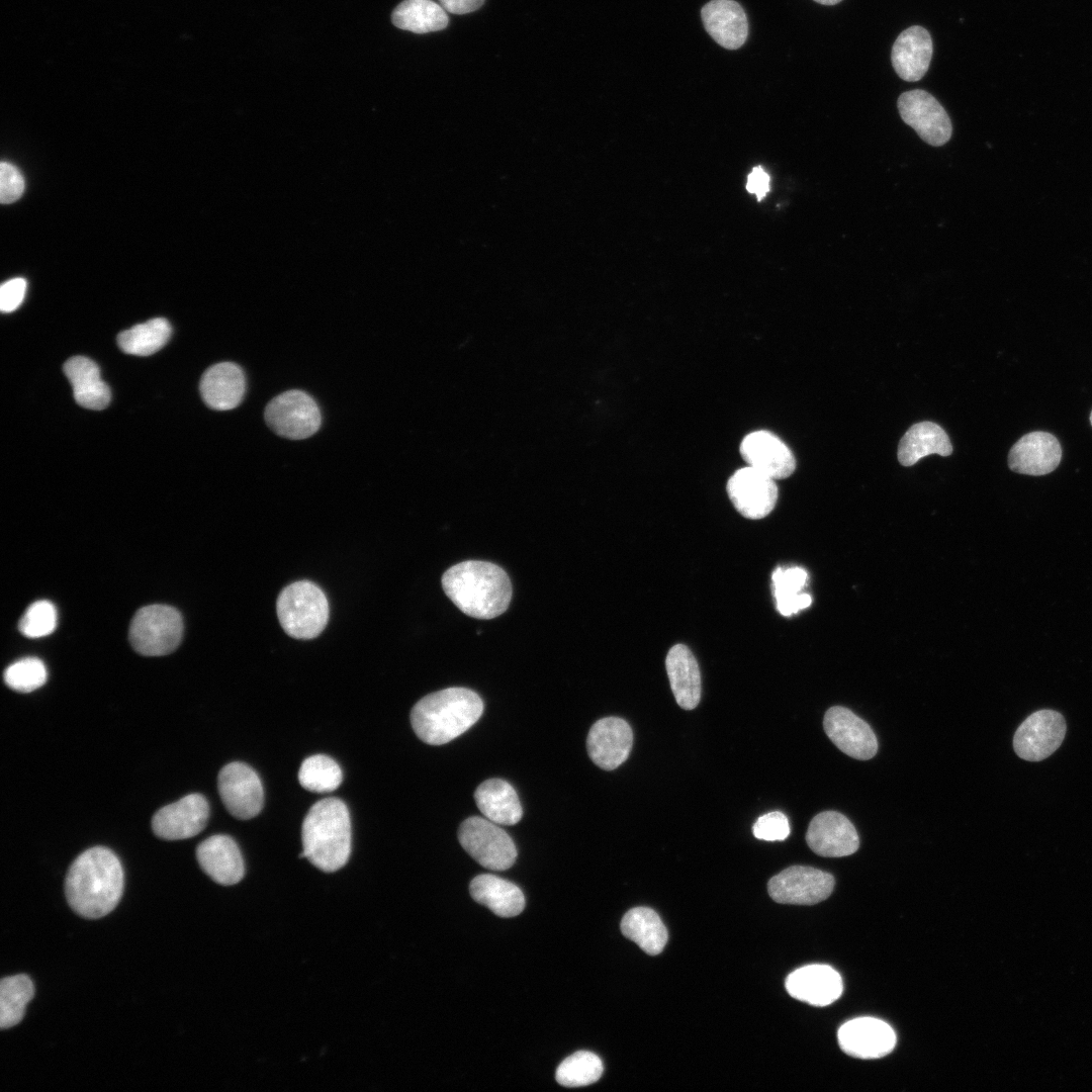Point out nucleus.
Listing matches in <instances>:
<instances>
[{
	"mask_svg": "<svg viewBox=\"0 0 1092 1092\" xmlns=\"http://www.w3.org/2000/svg\"><path fill=\"white\" fill-rule=\"evenodd\" d=\"M840 1049L850 1057L879 1059L895 1048L896 1034L883 1020L858 1017L840 1026L837 1033Z\"/></svg>",
	"mask_w": 1092,
	"mask_h": 1092,
	"instance_id": "dca6fc26",
	"label": "nucleus"
},
{
	"mask_svg": "<svg viewBox=\"0 0 1092 1092\" xmlns=\"http://www.w3.org/2000/svg\"><path fill=\"white\" fill-rule=\"evenodd\" d=\"M34 987L25 974L3 978L0 982V1027L8 1029L18 1024L26 1005L33 998Z\"/></svg>",
	"mask_w": 1092,
	"mask_h": 1092,
	"instance_id": "f704fd0d",
	"label": "nucleus"
},
{
	"mask_svg": "<svg viewBox=\"0 0 1092 1092\" xmlns=\"http://www.w3.org/2000/svg\"><path fill=\"white\" fill-rule=\"evenodd\" d=\"M823 726L833 744L850 757L867 760L877 753L878 741L874 731L849 709L831 707L825 713Z\"/></svg>",
	"mask_w": 1092,
	"mask_h": 1092,
	"instance_id": "2eb2a0df",
	"label": "nucleus"
},
{
	"mask_svg": "<svg viewBox=\"0 0 1092 1092\" xmlns=\"http://www.w3.org/2000/svg\"><path fill=\"white\" fill-rule=\"evenodd\" d=\"M472 898L499 917L519 915L525 907V897L515 884L490 874L476 876L469 886Z\"/></svg>",
	"mask_w": 1092,
	"mask_h": 1092,
	"instance_id": "cd10ccee",
	"label": "nucleus"
},
{
	"mask_svg": "<svg viewBox=\"0 0 1092 1092\" xmlns=\"http://www.w3.org/2000/svg\"><path fill=\"white\" fill-rule=\"evenodd\" d=\"M951 453L952 445L944 430L926 421L908 429L900 440L897 457L903 466H912L928 455L948 456Z\"/></svg>",
	"mask_w": 1092,
	"mask_h": 1092,
	"instance_id": "c756f323",
	"label": "nucleus"
},
{
	"mask_svg": "<svg viewBox=\"0 0 1092 1092\" xmlns=\"http://www.w3.org/2000/svg\"><path fill=\"white\" fill-rule=\"evenodd\" d=\"M26 291V281L23 278H13L4 282L0 288V308L3 312L15 310L23 301Z\"/></svg>",
	"mask_w": 1092,
	"mask_h": 1092,
	"instance_id": "79ce46f5",
	"label": "nucleus"
},
{
	"mask_svg": "<svg viewBox=\"0 0 1092 1092\" xmlns=\"http://www.w3.org/2000/svg\"><path fill=\"white\" fill-rule=\"evenodd\" d=\"M632 743L633 732L628 722L618 717H606L590 727L586 749L596 765L613 770L628 758Z\"/></svg>",
	"mask_w": 1092,
	"mask_h": 1092,
	"instance_id": "f3484780",
	"label": "nucleus"
},
{
	"mask_svg": "<svg viewBox=\"0 0 1092 1092\" xmlns=\"http://www.w3.org/2000/svg\"><path fill=\"white\" fill-rule=\"evenodd\" d=\"M832 875L821 870L792 866L774 876L767 883L768 894L778 903L813 905L832 893Z\"/></svg>",
	"mask_w": 1092,
	"mask_h": 1092,
	"instance_id": "9d476101",
	"label": "nucleus"
},
{
	"mask_svg": "<svg viewBox=\"0 0 1092 1092\" xmlns=\"http://www.w3.org/2000/svg\"><path fill=\"white\" fill-rule=\"evenodd\" d=\"M665 668L677 705L685 710L695 709L701 700L702 684L692 651L684 644L672 646L665 658Z\"/></svg>",
	"mask_w": 1092,
	"mask_h": 1092,
	"instance_id": "a878e982",
	"label": "nucleus"
},
{
	"mask_svg": "<svg viewBox=\"0 0 1092 1092\" xmlns=\"http://www.w3.org/2000/svg\"><path fill=\"white\" fill-rule=\"evenodd\" d=\"M1066 731V721L1059 712L1049 709L1033 712L1014 734V751L1028 761L1043 760L1061 746Z\"/></svg>",
	"mask_w": 1092,
	"mask_h": 1092,
	"instance_id": "9b49d317",
	"label": "nucleus"
},
{
	"mask_svg": "<svg viewBox=\"0 0 1092 1092\" xmlns=\"http://www.w3.org/2000/svg\"><path fill=\"white\" fill-rule=\"evenodd\" d=\"M209 816V806L200 794H189L156 812L152 829L158 837L181 840L202 831Z\"/></svg>",
	"mask_w": 1092,
	"mask_h": 1092,
	"instance_id": "4468645a",
	"label": "nucleus"
},
{
	"mask_svg": "<svg viewBox=\"0 0 1092 1092\" xmlns=\"http://www.w3.org/2000/svg\"><path fill=\"white\" fill-rule=\"evenodd\" d=\"M342 780L340 765L325 754H315L305 758L298 771L299 784L313 793L333 792L339 788Z\"/></svg>",
	"mask_w": 1092,
	"mask_h": 1092,
	"instance_id": "c9c22d12",
	"label": "nucleus"
},
{
	"mask_svg": "<svg viewBox=\"0 0 1092 1092\" xmlns=\"http://www.w3.org/2000/svg\"><path fill=\"white\" fill-rule=\"evenodd\" d=\"M183 636V619L173 607L150 605L140 609L131 620L129 641L133 649L146 656H161L173 652Z\"/></svg>",
	"mask_w": 1092,
	"mask_h": 1092,
	"instance_id": "423d86ee",
	"label": "nucleus"
},
{
	"mask_svg": "<svg viewBox=\"0 0 1092 1092\" xmlns=\"http://www.w3.org/2000/svg\"><path fill=\"white\" fill-rule=\"evenodd\" d=\"M1090 423H1091V426H1092V411H1091V414H1090Z\"/></svg>",
	"mask_w": 1092,
	"mask_h": 1092,
	"instance_id": "49530a36",
	"label": "nucleus"
},
{
	"mask_svg": "<svg viewBox=\"0 0 1092 1092\" xmlns=\"http://www.w3.org/2000/svg\"><path fill=\"white\" fill-rule=\"evenodd\" d=\"M57 611L55 606L46 600L31 604L21 617L19 631L28 638L44 637L54 632L57 627Z\"/></svg>",
	"mask_w": 1092,
	"mask_h": 1092,
	"instance_id": "58836bf2",
	"label": "nucleus"
},
{
	"mask_svg": "<svg viewBox=\"0 0 1092 1092\" xmlns=\"http://www.w3.org/2000/svg\"><path fill=\"white\" fill-rule=\"evenodd\" d=\"M442 586L461 612L476 619L502 615L512 598L507 572L487 561L468 560L451 566L442 576Z\"/></svg>",
	"mask_w": 1092,
	"mask_h": 1092,
	"instance_id": "f03ea898",
	"label": "nucleus"
},
{
	"mask_svg": "<svg viewBox=\"0 0 1092 1092\" xmlns=\"http://www.w3.org/2000/svg\"><path fill=\"white\" fill-rule=\"evenodd\" d=\"M739 450L748 466L775 480L787 478L795 471L793 452L770 432L756 431L746 435Z\"/></svg>",
	"mask_w": 1092,
	"mask_h": 1092,
	"instance_id": "6ab92c4d",
	"label": "nucleus"
},
{
	"mask_svg": "<svg viewBox=\"0 0 1092 1092\" xmlns=\"http://www.w3.org/2000/svg\"><path fill=\"white\" fill-rule=\"evenodd\" d=\"M903 121L911 126L922 141L933 147L946 144L952 125L942 105L927 91L914 89L902 93L897 101Z\"/></svg>",
	"mask_w": 1092,
	"mask_h": 1092,
	"instance_id": "1a4fd4ad",
	"label": "nucleus"
},
{
	"mask_svg": "<svg viewBox=\"0 0 1092 1092\" xmlns=\"http://www.w3.org/2000/svg\"><path fill=\"white\" fill-rule=\"evenodd\" d=\"M806 842L813 852L825 857H841L854 853L859 846L857 832L841 813L824 811L811 820Z\"/></svg>",
	"mask_w": 1092,
	"mask_h": 1092,
	"instance_id": "a211bd4d",
	"label": "nucleus"
},
{
	"mask_svg": "<svg viewBox=\"0 0 1092 1092\" xmlns=\"http://www.w3.org/2000/svg\"><path fill=\"white\" fill-rule=\"evenodd\" d=\"M728 496L734 508L747 519H762L775 508L778 486L775 479L746 466L738 469L727 482Z\"/></svg>",
	"mask_w": 1092,
	"mask_h": 1092,
	"instance_id": "ddd939ff",
	"label": "nucleus"
},
{
	"mask_svg": "<svg viewBox=\"0 0 1092 1092\" xmlns=\"http://www.w3.org/2000/svg\"><path fill=\"white\" fill-rule=\"evenodd\" d=\"M446 10L432 0H404L392 12V23L415 33L444 29L448 24Z\"/></svg>",
	"mask_w": 1092,
	"mask_h": 1092,
	"instance_id": "2f4dec72",
	"label": "nucleus"
},
{
	"mask_svg": "<svg viewBox=\"0 0 1092 1092\" xmlns=\"http://www.w3.org/2000/svg\"><path fill=\"white\" fill-rule=\"evenodd\" d=\"M3 676L10 689L19 693H30L47 681L48 672L39 658L25 657L10 664Z\"/></svg>",
	"mask_w": 1092,
	"mask_h": 1092,
	"instance_id": "4c0bfd02",
	"label": "nucleus"
},
{
	"mask_svg": "<svg viewBox=\"0 0 1092 1092\" xmlns=\"http://www.w3.org/2000/svg\"><path fill=\"white\" fill-rule=\"evenodd\" d=\"M301 840L300 857L327 873L343 868L351 853V821L346 804L338 798L313 804L302 822Z\"/></svg>",
	"mask_w": 1092,
	"mask_h": 1092,
	"instance_id": "20e7f679",
	"label": "nucleus"
},
{
	"mask_svg": "<svg viewBox=\"0 0 1092 1092\" xmlns=\"http://www.w3.org/2000/svg\"><path fill=\"white\" fill-rule=\"evenodd\" d=\"M601 1059L592 1052L579 1051L566 1058L557 1068L555 1078L564 1087H581L597 1082L603 1074Z\"/></svg>",
	"mask_w": 1092,
	"mask_h": 1092,
	"instance_id": "e433bc0d",
	"label": "nucleus"
},
{
	"mask_svg": "<svg viewBox=\"0 0 1092 1092\" xmlns=\"http://www.w3.org/2000/svg\"><path fill=\"white\" fill-rule=\"evenodd\" d=\"M705 29L721 47L739 49L746 40L748 22L741 5L733 0H712L701 10Z\"/></svg>",
	"mask_w": 1092,
	"mask_h": 1092,
	"instance_id": "b1692460",
	"label": "nucleus"
},
{
	"mask_svg": "<svg viewBox=\"0 0 1092 1092\" xmlns=\"http://www.w3.org/2000/svg\"><path fill=\"white\" fill-rule=\"evenodd\" d=\"M171 331L167 320L157 317L119 333L117 344L125 354L149 356L165 346Z\"/></svg>",
	"mask_w": 1092,
	"mask_h": 1092,
	"instance_id": "72a5a7b5",
	"label": "nucleus"
},
{
	"mask_svg": "<svg viewBox=\"0 0 1092 1092\" xmlns=\"http://www.w3.org/2000/svg\"><path fill=\"white\" fill-rule=\"evenodd\" d=\"M64 372L79 405L100 411L109 404L110 389L101 379L99 367L94 361L84 356L72 357L64 364Z\"/></svg>",
	"mask_w": 1092,
	"mask_h": 1092,
	"instance_id": "bb28decb",
	"label": "nucleus"
},
{
	"mask_svg": "<svg viewBox=\"0 0 1092 1092\" xmlns=\"http://www.w3.org/2000/svg\"><path fill=\"white\" fill-rule=\"evenodd\" d=\"M217 784L221 801L234 817L247 820L262 810L263 786L257 772L248 764L235 761L224 765L218 774Z\"/></svg>",
	"mask_w": 1092,
	"mask_h": 1092,
	"instance_id": "f8f14e48",
	"label": "nucleus"
},
{
	"mask_svg": "<svg viewBox=\"0 0 1092 1092\" xmlns=\"http://www.w3.org/2000/svg\"><path fill=\"white\" fill-rule=\"evenodd\" d=\"M791 828L787 816L774 811L766 813L755 821L752 826L753 835L766 841H782L790 834Z\"/></svg>",
	"mask_w": 1092,
	"mask_h": 1092,
	"instance_id": "ea45409f",
	"label": "nucleus"
},
{
	"mask_svg": "<svg viewBox=\"0 0 1092 1092\" xmlns=\"http://www.w3.org/2000/svg\"><path fill=\"white\" fill-rule=\"evenodd\" d=\"M123 885L124 874L118 857L106 847L95 846L82 852L71 864L65 894L78 915L98 919L116 907Z\"/></svg>",
	"mask_w": 1092,
	"mask_h": 1092,
	"instance_id": "f257e3e1",
	"label": "nucleus"
},
{
	"mask_svg": "<svg viewBox=\"0 0 1092 1092\" xmlns=\"http://www.w3.org/2000/svg\"><path fill=\"white\" fill-rule=\"evenodd\" d=\"M441 6L448 12L454 14H466L477 10L484 3V0H439Z\"/></svg>",
	"mask_w": 1092,
	"mask_h": 1092,
	"instance_id": "c03bdc74",
	"label": "nucleus"
},
{
	"mask_svg": "<svg viewBox=\"0 0 1092 1092\" xmlns=\"http://www.w3.org/2000/svg\"><path fill=\"white\" fill-rule=\"evenodd\" d=\"M199 388L207 406L216 411H229L238 406L243 400L246 379L239 365L221 362L204 372Z\"/></svg>",
	"mask_w": 1092,
	"mask_h": 1092,
	"instance_id": "393cba45",
	"label": "nucleus"
},
{
	"mask_svg": "<svg viewBox=\"0 0 1092 1092\" xmlns=\"http://www.w3.org/2000/svg\"><path fill=\"white\" fill-rule=\"evenodd\" d=\"M746 189L761 199L769 190L768 175L761 167L754 168L748 176Z\"/></svg>",
	"mask_w": 1092,
	"mask_h": 1092,
	"instance_id": "37998d69",
	"label": "nucleus"
},
{
	"mask_svg": "<svg viewBox=\"0 0 1092 1092\" xmlns=\"http://www.w3.org/2000/svg\"><path fill=\"white\" fill-rule=\"evenodd\" d=\"M264 416L274 433L291 440L310 437L322 423L321 411L314 399L298 389L275 396L267 404Z\"/></svg>",
	"mask_w": 1092,
	"mask_h": 1092,
	"instance_id": "6e6552de",
	"label": "nucleus"
},
{
	"mask_svg": "<svg viewBox=\"0 0 1092 1092\" xmlns=\"http://www.w3.org/2000/svg\"><path fill=\"white\" fill-rule=\"evenodd\" d=\"M474 800L485 818L498 825H515L522 818L523 810L517 792L504 780L482 782L475 790Z\"/></svg>",
	"mask_w": 1092,
	"mask_h": 1092,
	"instance_id": "c85d7f7f",
	"label": "nucleus"
},
{
	"mask_svg": "<svg viewBox=\"0 0 1092 1092\" xmlns=\"http://www.w3.org/2000/svg\"><path fill=\"white\" fill-rule=\"evenodd\" d=\"M807 579V571L797 566L778 567L772 572V593L777 609L783 616L789 617L811 605V596L802 593Z\"/></svg>",
	"mask_w": 1092,
	"mask_h": 1092,
	"instance_id": "473e14b6",
	"label": "nucleus"
},
{
	"mask_svg": "<svg viewBox=\"0 0 1092 1092\" xmlns=\"http://www.w3.org/2000/svg\"><path fill=\"white\" fill-rule=\"evenodd\" d=\"M276 607L281 627L297 639L316 637L329 620V603L324 592L307 580L284 587Z\"/></svg>",
	"mask_w": 1092,
	"mask_h": 1092,
	"instance_id": "39448f33",
	"label": "nucleus"
},
{
	"mask_svg": "<svg viewBox=\"0 0 1092 1092\" xmlns=\"http://www.w3.org/2000/svg\"><path fill=\"white\" fill-rule=\"evenodd\" d=\"M933 53L932 39L924 27L913 25L896 38L891 61L897 75L905 81H919L928 71Z\"/></svg>",
	"mask_w": 1092,
	"mask_h": 1092,
	"instance_id": "5701e85b",
	"label": "nucleus"
},
{
	"mask_svg": "<svg viewBox=\"0 0 1092 1092\" xmlns=\"http://www.w3.org/2000/svg\"><path fill=\"white\" fill-rule=\"evenodd\" d=\"M814 1L819 3V4H822V5H835V4L839 3V2H841L842 0H814Z\"/></svg>",
	"mask_w": 1092,
	"mask_h": 1092,
	"instance_id": "a18cd8bd",
	"label": "nucleus"
},
{
	"mask_svg": "<svg viewBox=\"0 0 1092 1092\" xmlns=\"http://www.w3.org/2000/svg\"><path fill=\"white\" fill-rule=\"evenodd\" d=\"M196 857L203 872L219 885H235L245 875L240 848L228 835H212L203 840L197 846Z\"/></svg>",
	"mask_w": 1092,
	"mask_h": 1092,
	"instance_id": "4be33fe9",
	"label": "nucleus"
},
{
	"mask_svg": "<svg viewBox=\"0 0 1092 1092\" xmlns=\"http://www.w3.org/2000/svg\"><path fill=\"white\" fill-rule=\"evenodd\" d=\"M622 933L650 956L660 953L667 942V930L658 914L647 907L629 910L621 921Z\"/></svg>",
	"mask_w": 1092,
	"mask_h": 1092,
	"instance_id": "7c9ffc66",
	"label": "nucleus"
},
{
	"mask_svg": "<svg viewBox=\"0 0 1092 1092\" xmlns=\"http://www.w3.org/2000/svg\"><path fill=\"white\" fill-rule=\"evenodd\" d=\"M791 997L813 1006L823 1007L842 994L840 975L827 965H808L792 972L786 980Z\"/></svg>",
	"mask_w": 1092,
	"mask_h": 1092,
	"instance_id": "412c9836",
	"label": "nucleus"
},
{
	"mask_svg": "<svg viewBox=\"0 0 1092 1092\" xmlns=\"http://www.w3.org/2000/svg\"><path fill=\"white\" fill-rule=\"evenodd\" d=\"M1062 448L1058 439L1042 431L1022 436L1010 449L1009 468L1020 474L1045 475L1060 464Z\"/></svg>",
	"mask_w": 1092,
	"mask_h": 1092,
	"instance_id": "aec40b11",
	"label": "nucleus"
},
{
	"mask_svg": "<svg viewBox=\"0 0 1092 1092\" xmlns=\"http://www.w3.org/2000/svg\"><path fill=\"white\" fill-rule=\"evenodd\" d=\"M24 191V179L20 171L8 162L0 165V200L4 204L16 201Z\"/></svg>",
	"mask_w": 1092,
	"mask_h": 1092,
	"instance_id": "a19ab883",
	"label": "nucleus"
},
{
	"mask_svg": "<svg viewBox=\"0 0 1092 1092\" xmlns=\"http://www.w3.org/2000/svg\"><path fill=\"white\" fill-rule=\"evenodd\" d=\"M483 702L466 688H448L422 698L412 709L411 724L417 736L441 745L468 730L481 716Z\"/></svg>",
	"mask_w": 1092,
	"mask_h": 1092,
	"instance_id": "7ed1b4c3",
	"label": "nucleus"
},
{
	"mask_svg": "<svg viewBox=\"0 0 1092 1092\" xmlns=\"http://www.w3.org/2000/svg\"><path fill=\"white\" fill-rule=\"evenodd\" d=\"M458 839L465 851L486 869L504 871L516 861L518 852L513 839L488 819H465L458 829Z\"/></svg>",
	"mask_w": 1092,
	"mask_h": 1092,
	"instance_id": "0eeeda50",
	"label": "nucleus"
}]
</instances>
